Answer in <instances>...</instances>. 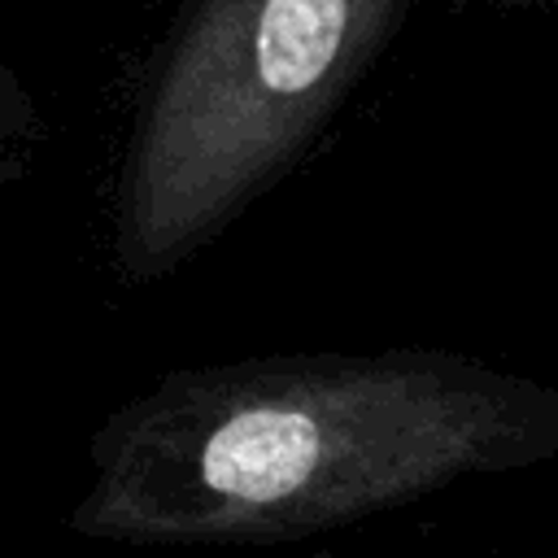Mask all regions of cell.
<instances>
[{
  "mask_svg": "<svg viewBox=\"0 0 558 558\" xmlns=\"http://www.w3.org/2000/svg\"><path fill=\"white\" fill-rule=\"evenodd\" d=\"M392 9L397 0H196L131 131L118 270L157 279L218 235L310 140Z\"/></svg>",
  "mask_w": 558,
  "mask_h": 558,
  "instance_id": "cell-2",
  "label": "cell"
},
{
  "mask_svg": "<svg viewBox=\"0 0 558 558\" xmlns=\"http://www.w3.org/2000/svg\"><path fill=\"white\" fill-rule=\"evenodd\" d=\"M558 458V392L453 353L174 371L92 440L70 527L118 545H288Z\"/></svg>",
  "mask_w": 558,
  "mask_h": 558,
  "instance_id": "cell-1",
  "label": "cell"
},
{
  "mask_svg": "<svg viewBox=\"0 0 558 558\" xmlns=\"http://www.w3.org/2000/svg\"><path fill=\"white\" fill-rule=\"evenodd\" d=\"M31 135H35V100L22 87V78L0 61V153L31 144Z\"/></svg>",
  "mask_w": 558,
  "mask_h": 558,
  "instance_id": "cell-3",
  "label": "cell"
}]
</instances>
